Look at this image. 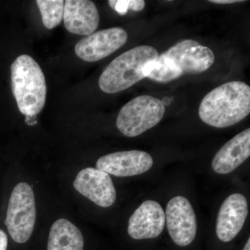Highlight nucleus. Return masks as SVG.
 Instances as JSON below:
<instances>
[{
	"label": "nucleus",
	"mask_w": 250,
	"mask_h": 250,
	"mask_svg": "<svg viewBox=\"0 0 250 250\" xmlns=\"http://www.w3.org/2000/svg\"><path fill=\"white\" fill-rule=\"evenodd\" d=\"M198 113L200 119L209 126H233L250 114V87L240 81L224 83L206 95Z\"/></svg>",
	"instance_id": "f257e3e1"
},
{
	"label": "nucleus",
	"mask_w": 250,
	"mask_h": 250,
	"mask_svg": "<svg viewBox=\"0 0 250 250\" xmlns=\"http://www.w3.org/2000/svg\"><path fill=\"white\" fill-rule=\"evenodd\" d=\"M11 88L20 111L34 117L42 111L47 96L45 75L30 56H19L11 67Z\"/></svg>",
	"instance_id": "f03ea898"
},
{
	"label": "nucleus",
	"mask_w": 250,
	"mask_h": 250,
	"mask_svg": "<svg viewBox=\"0 0 250 250\" xmlns=\"http://www.w3.org/2000/svg\"><path fill=\"white\" fill-rule=\"evenodd\" d=\"M159 53L154 47L141 45L122 54L108 64L99 78V86L104 93L123 91L146 78L145 68L155 62Z\"/></svg>",
	"instance_id": "7ed1b4c3"
},
{
	"label": "nucleus",
	"mask_w": 250,
	"mask_h": 250,
	"mask_svg": "<svg viewBox=\"0 0 250 250\" xmlns=\"http://www.w3.org/2000/svg\"><path fill=\"white\" fill-rule=\"evenodd\" d=\"M165 112L166 106L161 100L141 95L123 106L117 118L116 126L126 137H136L159 124Z\"/></svg>",
	"instance_id": "20e7f679"
},
{
	"label": "nucleus",
	"mask_w": 250,
	"mask_h": 250,
	"mask_svg": "<svg viewBox=\"0 0 250 250\" xmlns=\"http://www.w3.org/2000/svg\"><path fill=\"white\" fill-rule=\"evenodd\" d=\"M35 196L32 188L25 182L16 186L11 192L5 225L16 243H26L36 223Z\"/></svg>",
	"instance_id": "39448f33"
},
{
	"label": "nucleus",
	"mask_w": 250,
	"mask_h": 250,
	"mask_svg": "<svg viewBox=\"0 0 250 250\" xmlns=\"http://www.w3.org/2000/svg\"><path fill=\"white\" fill-rule=\"evenodd\" d=\"M165 215L167 231L176 245L185 247L193 242L197 234V217L187 198L171 199L166 206Z\"/></svg>",
	"instance_id": "423d86ee"
},
{
	"label": "nucleus",
	"mask_w": 250,
	"mask_h": 250,
	"mask_svg": "<svg viewBox=\"0 0 250 250\" xmlns=\"http://www.w3.org/2000/svg\"><path fill=\"white\" fill-rule=\"evenodd\" d=\"M127 39L126 31L119 27L96 31L77 42L75 54L85 62H98L123 47Z\"/></svg>",
	"instance_id": "0eeeda50"
},
{
	"label": "nucleus",
	"mask_w": 250,
	"mask_h": 250,
	"mask_svg": "<svg viewBox=\"0 0 250 250\" xmlns=\"http://www.w3.org/2000/svg\"><path fill=\"white\" fill-rule=\"evenodd\" d=\"M162 54L170 59L183 75L202 73L208 70L215 62L214 53L209 47L191 39L177 42Z\"/></svg>",
	"instance_id": "6e6552de"
},
{
	"label": "nucleus",
	"mask_w": 250,
	"mask_h": 250,
	"mask_svg": "<svg viewBox=\"0 0 250 250\" xmlns=\"http://www.w3.org/2000/svg\"><path fill=\"white\" fill-rule=\"evenodd\" d=\"M74 188L83 196L99 207L107 208L116 200V190L109 174L87 167L81 170L73 182Z\"/></svg>",
	"instance_id": "1a4fd4ad"
},
{
	"label": "nucleus",
	"mask_w": 250,
	"mask_h": 250,
	"mask_svg": "<svg viewBox=\"0 0 250 250\" xmlns=\"http://www.w3.org/2000/svg\"><path fill=\"white\" fill-rule=\"evenodd\" d=\"M153 164L152 156L147 152L123 151L102 156L97 161L96 168L116 177H133L147 172Z\"/></svg>",
	"instance_id": "9d476101"
},
{
	"label": "nucleus",
	"mask_w": 250,
	"mask_h": 250,
	"mask_svg": "<svg viewBox=\"0 0 250 250\" xmlns=\"http://www.w3.org/2000/svg\"><path fill=\"white\" fill-rule=\"evenodd\" d=\"M165 224V213L160 204L147 200L130 217L127 231L135 240L151 239L160 236Z\"/></svg>",
	"instance_id": "9b49d317"
},
{
	"label": "nucleus",
	"mask_w": 250,
	"mask_h": 250,
	"mask_svg": "<svg viewBox=\"0 0 250 250\" xmlns=\"http://www.w3.org/2000/svg\"><path fill=\"white\" fill-rule=\"evenodd\" d=\"M248 215L247 199L241 193H233L223 202L217 218V236L228 243L236 238L243 228Z\"/></svg>",
	"instance_id": "f8f14e48"
},
{
	"label": "nucleus",
	"mask_w": 250,
	"mask_h": 250,
	"mask_svg": "<svg viewBox=\"0 0 250 250\" xmlns=\"http://www.w3.org/2000/svg\"><path fill=\"white\" fill-rule=\"evenodd\" d=\"M63 22L69 32L89 36L98 29L100 15L93 1L89 0H67L64 4Z\"/></svg>",
	"instance_id": "ddd939ff"
},
{
	"label": "nucleus",
	"mask_w": 250,
	"mask_h": 250,
	"mask_svg": "<svg viewBox=\"0 0 250 250\" xmlns=\"http://www.w3.org/2000/svg\"><path fill=\"white\" fill-rule=\"evenodd\" d=\"M250 156V129L235 136L220 148L212 161L216 173L227 174L236 170Z\"/></svg>",
	"instance_id": "4468645a"
},
{
	"label": "nucleus",
	"mask_w": 250,
	"mask_h": 250,
	"mask_svg": "<svg viewBox=\"0 0 250 250\" xmlns=\"http://www.w3.org/2000/svg\"><path fill=\"white\" fill-rule=\"evenodd\" d=\"M84 241L78 228L66 219L54 222L49 231L47 250H83Z\"/></svg>",
	"instance_id": "2eb2a0df"
},
{
	"label": "nucleus",
	"mask_w": 250,
	"mask_h": 250,
	"mask_svg": "<svg viewBox=\"0 0 250 250\" xmlns=\"http://www.w3.org/2000/svg\"><path fill=\"white\" fill-rule=\"evenodd\" d=\"M42 23L47 29H52L58 26L63 18L64 4L62 0H37Z\"/></svg>",
	"instance_id": "dca6fc26"
},
{
	"label": "nucleus",
	"mask_w": 250,
	"mask_h": 250,
	"mask_svg": "<svg viewBox=\"0 0 250 250\" xmlns=\"http://www.w3.org/2000/svg\"><path fill=\"white\" fill-rule=\"evenodd\" d=\"M108 4L114 10H116L118 14L125 15L127 12L128 10L131 9L134 11H141L144 9L146 6V1L143 0H110L108 1Z\"/></svg>",
	"instance_id": "f3484780"
},
{
	"label": "nucleus",
	"mask_w": 250,
	"mask_h": 250,
	"mask_svg": "<svg viewBox=\"0 0 250 250\" xmlns=\"http://www.w3.org/2000/svg\"><path fill=\"white\" fill-rule=\"evenodd\" d=\"M8 237L3 230L0 229V250H7Z\"/></svg>",
	"instance_id": "a211bd4d"
},
{
	"label": "nucleus",
	"mask_w": 250,
	"mask_h": 250,
	"mask_svg": "<svg viewBox=\"0 0 250 250\" xmlns=\"http://www.w3.org/2000/svg\"><path fill=\"white\" fill-rule=\"evenodd\" d=\"M241 0H210L209 2L218 4H229L233 3L243 2Z\"/></svg>",
	"instance_id": "6ab92c4d"
},
{
	"label": "nucleus",
	"mask_w": 250,
	"mask_h": 250,
	"mask_svg": "<svg viewBox=\"0 0 250 250\" xmlns=\"http://www.w3.org/2000/svg\"><path fill=\"white\" fill-rule=\"evenodd\" d=\"M171 100H172V99L166 97V98H164L162 100H161V102L164 104V106H168V105L170 104L171 103Z\"/></svg>",
	"instance_id": "aec40b11"
},
{
	"label": "nucleus",
	"mask_w": 250,
	"mask_h": 250,
	"mask_svg": "<svg viewBox=\"0 0 250 250\" xmlns=\"http://www.w3.org/2000/svg\"><path fill=\"white\" fill-rule=\"evenodd\" d=\"M243 250H250V238H248V242H247L246 246Z\"/></svg>",
	"instance_id": "412c9836"
}]
</instances>
